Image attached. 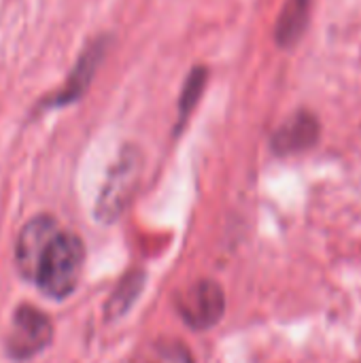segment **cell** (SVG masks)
Listing matches in <instances>:
<instances>
[{"mask_svg":"<svg viewBox=\"0 0 361 363\" xmlns=\"http://www.w3.org/2000/svg\"><path fill=\"white\" fill-rule=\"evenodd\" d=\"M85 264L83 240L72 232H60L47 249L38 274L36 287L51 300H66L77 289Z\"/></svg>","mask_w":361,"mask_h":363,"instance_id":"1","label":"cell"},{"mask_svg":"<svg viewBox=\"0 0 361 363\" xmlns=\"http://www.w3.org/2000/svg\"><path fill=\"white\" fill-rule=\"evenodd\" d=\"M143 174V155L136 147H126L111 166L102 191L96 202V219L100 223L117 221L130 206Z\"/></svg>","mask_w":361,"mask_h":363,"instance_id":"2","label":"cell"},{"mask_svg":"<svg viewBox=\"0 0 361 363\" xmlns=\"http://www.w3.org/2000/svg\"><path fill=\"white\" fill-rule=\"evenodd\" d=\"M53 340L51 319L36 306L23 304L15 311L4 340V351L15 362H28L43 353Z\"/></svg>","mask_w":361,"mask_h":363,"instance_id":"3","label":"cell"},{"mask_svg":"<svg viewBox=\"0 0 361 363\" xmlns=\"http://www.w3.org/2000/svg\"><path fill=\"white\" fill-rule=\"evenodd\" d=\"M177 313L181 319L194 328L196 332L211 330L219 323L226 311V296L223 289L209 279H200L187 285L174 300Z\"/></svg>","mask_w":361,"mask_h":363,"instance_id":"4","label":"cell"},{"mask_svg":"<svg viewBox=\"0 0 361 363\" xmlns=\"http://www.w3.org/2000/svg\"><path fill=\"white\" fill-rule=\"evenodd\" d=\"M60 232L57 221L49 215H38L21 228L15 242V266L26 281H36L40 262Z\"/></svg>","mask_w":361,"mask_h":363,"instance_id":"5","label":"cell"},{"mask_svg":"<svg viewBox=\"0 0 361 363\" xmlns=\"http://www.w3.org/2000/svg\"><path fill=\"white\" fill-rule=\"evenodd\" d=\"M104 53H106V38L94 40L81 53V57L77 60L72 72L66 79V85L57 94H53L47 100H43L40 108H60V106L77 102L87 91V87H89V83H91V79H94V74H96L102 57H104Z\"/></svg>","mask_w":361,"mask_h":363,"instance_id":"6","label":"cell"},{"mask_svg":"<svg viewBox=\"0 0 361 363\" xmlns=\"http://www.w3.org/2000/svg\"><path fill=\"white\" fill-rule=\"evenodd\" d=\"M321 134L319 119L309 113L300 111L294 117H289L274 134H272V149L279 155H291V153H302L311 147L317 145Z\"/></svg>","mask_w":361,"mask_h":363,"instance_id":"7","label":"cell"},{"mask_svg":"<svg viewBox=\"0 0 361 363\" xmlns=\"http://www.w3.org/2000/svg\"><path fill=\"white\" fill-rule=\"evenodd\" d=\"M313 0H287L274 26V40L281 47H294L306 32Z\"/></svg>","mask_w":361,"mask_h":363,"instance_id":"8","label":"cell"},{"mask_svg":"<svg viewBox=\"0 0 361 363\" xmlns=\"http://www.w3.org/2000/svg\"><path fill=\"white\" fill-rule=\"evenodd\" d=\"M143 287H145V272L134 270V272L126 274L119 281V285L113 289L111 298L104 304V317H106V321H115V319L123 317L132 308V304L138 300Z\"/></svg>","mask_w":361,"mask_h":363,"instance_id":"9","label":"cell"},{"mask_svg":"<svg viewBox=\"0 0 361 363\" xmlns=\"http://www.w3.org/2000/svg\"><path fill=\"white\" fill-rule=\"evenodd\" d=\"M134 363H194L191 353L177 340H155L145 345Z\"/></svg>","mask_w":361,"mask_h":363,"instance_id":"10","label":"cell"},{"mask_svg":"<svg viewBox=\"0 0 361 363\" xmlns=\"http://www.w3.org/2000/svg\"><path fill=\"white\" fill-rule=\"evenodd\" d=\"M206 77L209 72L198 66L189 72L185 85H183V91H181V98H179V128L187 121V117L191 115V111L196 108L202 91H204V85H206Z\"/></svg>","mask_w":361,"mask_h":363,"instance_id":"11","label":"cell"}]
</instances>
